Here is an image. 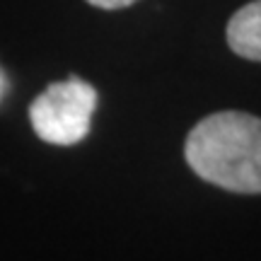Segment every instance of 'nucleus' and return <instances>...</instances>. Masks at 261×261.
Segmentation results:
<instances>
[{"mask_svg": "<svg viewBox=\"0 0 261 261\" xmlns=\"http://www.w3.org/2000/svg\"><path fill=\"white\" fill-rule=\"evenodd\" d=\"M97 107V90L80 77L48 85L29 107L32 128L51 145H75L87 138Z\"/></svg>", "mask_w": 261, "mask_h": 261, "instance_id": "2", "label": "nucleus"}, {"mask_svg": "<svg viewBox=\"0 0 261 261\" xmlns=\"http://www.w3.org/2000/svg\"><path fill=\"white\" fill-rule=\"evenodd\" d=\"M5 92H8V75H5V70L0 68V99L5 97Z\"/></svg>", "mask_w": 261, "mask_h": 261, "instance_id": "5", "label": "nucleus"}, {"mask_svg": "<svg viewBox=\"0 0 261 261\" xmlns=\"http://www.w3.org/2000/svg\"><path fill=\"white\" fill-rule=\"evenodd\" d=\"M85 3L99 10H123V8H130L138 0H85Z\"/></svg>", "mask_w": 261, "mask_h": 261, "instance_id": "4", "label": "nucleus"}, {"mask_svg": "<svg viewBox=\"0 0 261 261\" xmlns=\"http://www.w3.org/2000/svg\"><path fill=\"white\" fill-rule=\"evenodd\" d=\"M198 177L234 194H261V119L218 112L196 123L184 145Z\"/></svg>", "mask_w": 261, "mask_h": 261, "instance_id": "1", "label": "nucleus"}, {"mask_svg": "<svg viewBox=\"0 0 261 261\" xmlns=\"http://www.w3.org/2000/svg\"><path fill=\"white\" fill-rule=\"evenodd\" d=\"M227 46L237 56L261 63V0L247 3L227 22Z\"/></svg>", "mask_w": 261, "mask_h": 261, "instance_id": "3", "label": "nucleus"}]
</instances>
